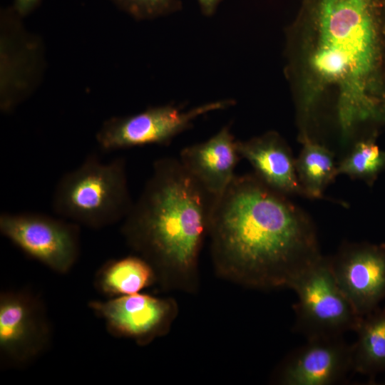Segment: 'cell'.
Masks as SVG:
<instances>
[{
    "instance_id": "obj_1",
    "label": "cell",
    "mask_w": 385,
    "mask_h": 385,
    "mask_svg": "<svg viewBox=\"0 0 385 385\" xmlns=\"http://www.w3.org/2000/svg\"><path fill=\"white\" fill-rule=\"evenodd\" d=\"M384 0H302L285 30L299 139L330 106L343 143L385 127Z\"/></svg>"
},
{
    "instance_id": "obj_2",
    "label": "cell",
    "mask_w": 385,
    "mask_h": 385,
    "mask_svg": "<svg viewBox=\"0 0 385 385\" xmlns=\"http://www.w3.org/2000/svg\"><path fill=\"white\" fill-rule=\"evenodd\" d=\"M287 196L246 174L215 199L207 236L220 277L248 288L291 289L322 257L312 221Z\"/></svg>"
},
{
    "instance_id": "obj_3",
    "label": "cell",
    "mask_w": 385,
    "mask_h": 385,
    "mask_svg": "<svg viewBox=\"0 0 385 385\" xmlns=\"http://www.w3.org/2000/svg\"><path fill=\"white\" fill-rule=\"evenodd\" d=\"M215 199L179 159L153 163L120 231L128 245L152 266L162 289L198 291L199 258Z\"/></svg>"
},
{
    "instance_id": "obj_4",
    "label": "cell",
    "mask_w": 385,
    "mask_h": 385,
    "mask_svg": "<svg viewBox=\"0 0 385 385\" xmlns=\"http://www.w3.org/2000/svg\"><path fill=\"white\" fill-rule=\"evenodd\" d=\"M133 205L125 159L103 163L96 153L64 173L52 196L56 215L93 229L123 220Z\"/></svg>"
},
{
    "instance_id": "obj_5",
    "label": "cell",
    "mask_w": 385,
    "mask_h": 385,
    "mask_svg": "<svg viewBox=\"0 0 385 385\" xmlns=\"http://www.w3.org/2000/svg\"><path fill=\"white\" fill-rule=\"evenodd\" d=\"M294 330L306 339L343 336L355 332L361 317L338 285L328 257H322L292 284Z\"/></svg>"
},
{
    "instance_id": "obj_6",
    "label": "cell",
    "mask_w": 385,
    "mask_h": 385,
    "mask_svg": "<svg viewBox=\"0 0 385 385\" xmlns=\"http://www.w3.org/2000/svg\"><path fill=\"white\" fill-rule=\"evenodd\" d=\"M235 103L233 99H224L186 111L180 106L165 104L149 107L133 115L111 117L102 123L96 140L104 151L146 145H167L175 136L191 128L199 117Z\"/></svg>"
},
{
    "instance_id": "obj_7",
    "label": "cell",
    "mask_w": 385,
    "mask_h": 385,
    "mask_svg": "<svg viewBox=\"0 0 385 385\" xmlns=\"http://www.w3.org/2000/svg\"><path fill=\"white\" fill-rule=\"evenodd\" d=\"M78 224L35 212L0 215V232L26 255L58 274L68 272L81 252Z\"/></svg>"
},
{
    "instance_id": "obj_8",
    "label": "cell",
    "mask_w": 385,
    "mask_h": 385,
    "mask_svg": "<svg viewBox=\"0 0 385 385\" xmlns=\"http://www.w3.org/2000/svg\"><path fill=\"white\" fill-rule=\"evenodd\" d=\"M52 327L41 297L31 290L0 294V356L4 365L24 367L49 347Z\"/></svg>"
},
{
    "instance_id": "obj_9",
    "label": "cell",
    "mask_w": 385,
    "mask_h": 385,
    "mask_svg": "<svg viewBox=\"0 0 385 385\" xmlns=\"http://www.w3.org/2000/svg\"><path fill=\"white\" fill-rule=\"evenodd\" d=\"M11 6L1 9L0 108L9 113L34 91L43 69L41 43Z\"/></svg>"
},
{
    "instance_id": "obj_10",
    "label": "cell",
    "mask_w": 385,
    "mask_h": 385,
    "mask_svg": "<svg viewBox=\"0 0 385 385\" xmlns=\"http://www.w3.org/2000/svg\"><path fill=\"white\" fill-rule=\"evenodd\" d=\"M88 307L103 320L111 335L131 339L139 346L166 335L178 314V305L173 298L140 292L92 300Z\"/></svg>"
},
{
    "instance_id": "obj_11",
    "label": "cell",
    "mask_w": 385,
    "mask_h": 385,
    "mask_svg": "<svg viewBox=\"0 0 385 385\" xmlns=\"http://www.w3.org/2000/svg\"><path fill=\"white\" fill-rule=\"evenodd\" d=\"M332 272L360 317L385 300V244L344 242L328 257Z\"/></svg>"
},
{
    "instance_id": "obj_12",
    "label": "cell",
    "mask_w": 385,
    "mask_h": 385,
    "mask_svg": "<svg viewBox=\"0 0 385 385\" xmlns=\"http://www.w3.org/2000/svg\"><path fill=\"white\" fill-rule=\"evenodd\" d=\"M353 373L351 344L343 336L307 339L292 350L273 371L279 385H336Z\"/></svg>"
},
{
    "instance_id": "obj_13",
    "label": "cell",
    "mask_w": 385,
    "mask_h": 385,
    "mask_svg": "<svg viewBox=\"0 0 385 385\" xmlns=\"http://www.w3.org/2000/svg\"><path fill=\"white\" fill-rule=\"evenodd\" d=\"M230 125L208 140L183 148L178 158L184 168L212 196L218 197L235 177L240 160Z\"/></svg>"
},
{
    "instance_id": "obj_14",
    "label": "cell",
    "mask_w": 385,
    "mask_h": 385,
    "mask_svg": "<svg viewBox=\"0 0 385 385\" xmlns=\"http://www.w3.org/2000/svg\"><path fill=\"white\" fill-rule=\"evenodd\" d=\"M240 155L254 169V174L265 185L284 195H301L295 159L284 138L270 130L246 140H237Z\"/></svg>"
},
{
    "instance_id": "obj_15",
    "label": "cell",
    "mask_w": 385,
    "mask_h": 385,
    "mask_svg": "<svg viewBox=\"0 0 385 385\" xmlns=\"http://www.w3.org/2000/svg\"><path fill=\"white\" fill-rule=\"evenodd\" d=\"M155 283L153 268L138 255L106 262L94 277L96 289L108 298L136 294Z\"/></svg>"
},
{
    "instance_id": "obj_16",
    "label": "cell",
    "mask_w": 385,
    "mask_h": 385,
    "mask_svg": "<svg viewBox=\"0 0 385 385\" xmlns=\"http://www.w3.org/2000/svg\"><path fill=\"white\" fill-rule=\"evenodd\" d=\"M351 344L353 373L369 381L385 371V305L361 317Z\"/></svg>"
},
{
    "instance_id": "obj_17",
    "label": "cell",
    "mask_w": 385,
    "mask_h": 385,
    "mask_svg": "<svg viewBox=\"0 0 385 385\" xmlns=\"http://www.w3.org/2000/svg\"><path fill=\"white\" fill-rule=\"evenodd\" d=\"M299 156L295 159L297 178L303 195L321 198L327 187L338 175L333 153L318 140L303 138Z\"/></svg>"
},
{
    "instance_id": "obj_18",
    "label": "cell",
    "mask_w": 385,
    "mask_h": 385,
    "mask_svg": "<svg viewBox=\"0 0 385 385\" xmlns=\"http://www.w3.org/2000/svg\"><path fill=\"white\" fill-rule=\"evenodd\" d=\"M377 136L357 139L351 151L337 164V173L365 182L371 187L385 171V150L376 144Z\"/></svg>"
},
{
    "instance_id": "obj_19",
    "label": "cell",
    "mask_w": 385,
    "mask_h": 385,
    "mask_svg": "<svg viewBox=\"0 0 385 385\" xmlns=\"http://www.w3.org/2000/svg\"><path fill=\"white\" fill-rule=\"evenodd\" d=\"M136 20H151L180 11V0H110Z\"/></svg>"
},
{
    "instance_id": "obj_20",
    "label": "cell",
    "mask_w": 385,
    "mask_h": 385,
    "mask_svg": "<svg viewBox=\"0 0 385 385\" xmlns=\"http://www.w3.org/2000/svg\"><path fill=\"white\" fill-rule=\"evenodd\" d=\"M41 0H13L11 7L22 18L34 11Z\"/></svg>"
},
{
    "instance_id": "obj_21",
    "label": "cell",
    "mask_w": 385,
    "mask_h": 385,
    "mask_svg": "<svg viewBox=\"0 0 385 385\" xmlns=\"http://www.w3.org/2000/svg\"><path fill=\"white\" fill-rule=\"evenodd\" d=\"M222 0H197L202 14L206 16H212Z\"/></svg>"
},
{
    "instance_id": "obj_22",
    "label": "cell",
    "mask_w": 385,
    "mask_h": 385,
    "mask_svg": "<svg viewBox=\"0 0 385 385\" xmlns=\"http://www.w3.org/2000/svg\"><path fill=\"white\" fill-rule=\"evenodd\" d=\"M383 32H384V50H385V0H384V26H383Z\"/></svg>"
}]
</instances>
